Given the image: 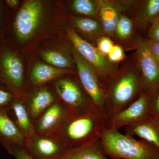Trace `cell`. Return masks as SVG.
<instances>
[{
  "mask_svg": "<svg viewBox=\"0 0 159 159\" xmlns=\"http://www.w3.org/2000/svg\"><path fill=\"white\" fill-rule=\"evenodd\" d=\"M25 147L35 159H59L67 150L56 135L36 134L26 140Z\"/></svg>",
  "mask_w": 159,
  "mask_h": 159,
  "instance_id": "15",
  "label": "cell"
},
{
  "mask_svg": "<svg viewBox=\"0 0 159 159\" xmlns=\"http://www.w3.org/2000/svg\"><path fill=\"white\" fill-rule=\"evenodd\" d=\"M159 15V0L136 1L130 17L138 31L148 30Z\"/></svg>",
  "mask_w": 159,
  "mask_h": 159,
  "instance_id": "19",
  "label": "cell"
},
{
  "mask_svg": "<svg viewBox=\"0 0 159 159\" xmlns=\"http://www.w3.org/2000/svg\"><path fill=\"white\" fill-rule=\"evenodd\" d=\"M157 21L158 22V23H159V15L158 16L157 18Z\"/></svg>",
  "mask_w": 159,
  "mask_h": 159,
  "instance_id": "34",
  "label": "cell"
},
{
  "mask_svg": "<svg viewBox=\"0 0 159 159\" xmlns=\"http://www.w3.org/2000/svg\"><path fill=\"white\" fill-rule=\"evenodd\" d=\"M16 159H35L24 146H15L7 151Z\"/></svg>",
  "mask_w": 159,
  "mask_h": 159,
  "instance_id": "29",
  "label": "cell"
},
{
  "mask_svg": "<svg viewBox=\"0 0 159 159\" xmlns=\"http://www.w3.org/2000/svg\"><path fill=\"white\" fill-rule=\"evenodd\" d=\"M71 116L66 107L58 99L34 121V132L39 135H55Z\"/></svg>",
  "mask_w": 159,
  "mask_h": 159,
  "instance_id": "12",
  "label": "cell"
},
{
  "mask_svg": "<svg viewBox=\"0 0 159 159\" xmlns=\"http://www.w3.org/2000/svg\"><path fill=\"white\" fill-rule=\"evenodd\" d=\"M139 37L136 26L131 17L127 14H122L112 38L115 44L121 46L124 51L135 50Z\"/></svg>",
  "mask_w": 159,
  "mask_h": 159,
  "instance_id": "18",
  "label": "cell"
},
{
  "mask_svg": "<svg viewBox=\"0 0 159 159\" xmlns=\"http://www.w3.org/2000/svg\"><path fill=\"white\" fill-rule=\"evenodd\" d=\"M9 11L10 9L6 6L5 0H0V44L2 43L3 31Z\"/></svg>",
  "mask_w": 159,
  "mask_h": 159,
  "instance_id": "30",
  "label": "cell"
},
{
  "mask_svg": "<svg viewBox=\"0 0 159 159\" xmlns=\"http://www.w3.org/2000/svg\"><path fill=\"white\" fill-rule=\"evenodd\" d=\"M73 54L77 76L83 87L95 106L105 112V95L99 74L93 67L78 53L74 47Z\"/></svg>",
  "mask_w": 159,
  "mask_h": 159,
  "instance_id": "9",
  "label": "cell"
},
{
  "mask_svg": "<svg viewBox=\"0 0 159 159\" xmlns=\"http://www.w3.org/2000/svg\"><path fill=\"white\" fill-rule=\"evenodd\" d=\"M68 38L74 48L85 60L93 66L99 74L102 86L106 80L119 68L118 64L112 63L102 55L96 46L80 38L74 32L67 20L65 28Z\"/></svg>",
  "mask_w": 159,
  "mask_h": 159,
  "instance_id": "8",
  "label": "cell"
},
{
  "mask_svg": "<svg viewBox=\"0 0 159 159\" xmlns=\"http://www.w3.org/2000/svg\"><path fill=\"white\" fill-rule=\"evenodd\" d=\"M110 119L105 111L95 107L83 115L71 116L55 135L67 149L76 148L100 139Z\"/></svg>",
  "mask_w": 159,
  "mask_h": 159,
  "instance_id": "3",
  "label": "cell"
},
{
  "mask_svg": "<svg viewBox=\"0 0 159 159\" xmlns=\"http://www.w3.org/2000/svg\"><path fill=\"white\" fill-rule=\"evenodd\" d=\"M66 14L99 20L101 0H63Z\"/></svg>",
  "mask_w": 159,
  "mask_h": 159,
  "instance_id": "22",
  "label": "cell"
},
{
  "mask_svg": "<svg viewBox=\"0 0 159 159\" xmlns=\"http://www.w3.org/2000/svg\"><path fill=\"white\" fill-rule=\"evenodd\" d=\"M125 134L137 136L159 150V123L148 119L126 127Z\"/></svg>",
  "mask_w": 159,
  "mask_h": 159,
  "instance_id": "23",
  "label": "cell"
},
{
  "mask_svg": "<svg viewBox=\"0 0 159 159\" xmlns=\"http://www.w3.org/2000/svg\"><path fill=\"white\" fill-rule=\"evenodd\" d=\"M147 35L148 39L159 43V23L157 20L154 21L148 28Z\"/></svg>",
  "mask_w": 159,
  "mask_h": 159,
  "instance_id": "31",
  "label": "cell"
},
{
  "mask_svg": "<svg viewBox=\"0 0 159 159\" xmlns=\"http://www.w3.org/2000/svg\"><path fill=\"white\" fill-rule=\"evenodd\" d=\"M135 50L142 92L150 94L159 86V66L151 53L146 39L139 37Z\"/></svg>",
  "mask_w": 159,
  "mask_h": 159,
  "instance_id": "10",
  "label": "cell"
},
{
  "mask_svg": "<svg viewBox=\"0 0 159 159\" xmlns=\"http://www.w3.org/2000/svg\"><path fill=\"white\" fill-rule=\"evenodd\" d=\"M69 25L80 38L96 46L97 40L105 35L99 20L92 18L68 16Z\"/></svg>",
  "mask_w": 159,
  "mask_h": 159,
  "instance_id": "17",
  "label": "cell"
},
{
  "mask_svg": "<svg viewBox=\"0 0 159 159\" xmlns=\"http://www.w3.org/2000/svg\"><path fill=\"white\" fill-rule=\"evenodd\" d=\"M59 159H108L105 155L101 146L100 139L67 150Z\"/></svg>",
  "mask_w": 159,
  "mask_h": 159,
  "instance_id": "24",
  "label": "cell"
},
{
  "mask_svg": "<svg viewBox=\"0 0 159 159\" xmlns=\"http://www.w3.org/2000/svg\"><path fill=\"white\" fill-rule=\"evenodd\" d=\"M26 140L7 111L0 109V144L7 151L13 146L25 147Z\"/></svg>",
  "mask_w": 159,
  "mask_h": 159,
  "instance_id": "20",
  "label": "cell"
},
{
  "mask_svg": "<svg viewBox=\"0 0 159 159\" xmlns=\"http://www.w3.org/2000/svg\"><path fill=\"white\" fill-rule=\"evenodd\" d=\"M150 119L149 94L142 92L139 97L127 107L111 117L108 127L119 129Z\"/></svg>",
  "mask_w": 159,
  "mask_h": 159,
  "instance_id": "11",
  "label": "cell"
},
{
  "mask_svg": "<svg viewBox=\"0 0 159 159\" xmlns=\"http://www.w3.org/2000/svg\"><path fill=\"white\" fill-rule=\"evenodd\" d=\"M29 58L5 43L0 44V84L23 99L29 88Z\"/></svg>",
  "mask_w": 159,
  "mask_h": 159,
  "instance_id": "5",
  "label": "cell"
},
{
  "mask_svg": "<svg viewBox=\"0 0 159 159\" xmlns=\"http://www.w3.org/2000/svg\"><path fill=\"white\" fill-rule=\"evenodd\" d=\"M136 1L101 0L99 20L105 35L112 39L119 18L122 14H131Z\"/></svg>",
  "mask_w": 159,
  "mask_h": 159,
  "instance_id": "14",
  "label": "cell"
},
{
  "mask_svg": "<svg viewBox=\"0 0 159 159\" xmlns=\"http://www.w3.org/2000/svg\"><path fill=\"white\" fill-rule=\"evenodd\" d=\"M58 99L50 84L29 87L23 100L33 123L43 112Z\"/></svg>",
  "mask_w": 159,
  "mask_h": 159,
  "instance_id": "13",
  "label": "cell"
},
{
  "mask_svg": "<svg viewBox=\"0 0 159 159\" xmlns=\"http://www.w3.org/2000/svg\"><path fill=\"white\" fill-rule=\"evenodd\" d=\"M49 84L73 116L83 115L96 107L83 87L77 72L62 76Z\"/></svg>",
  "mask_w": 159,
  "mask_h": 159,
  "instance_id": "6",
  "label": "cell"
},
{
  "mask_svg": "<svg viewBox=\"0 0 159 159\" xmlns=\"http://www.w3.org/2000/svg\"><path fill=\"white\" fill-rule=\"evenodd\" d=\"M149 95L150 119L159 123V86Z\"/></svg>",
  "mask_w": 159,
  "mask_h": 159,
  "instance_id": "25",
  "label": "cell"
},
{
  "mask_svg": "<svg viewBox=\"0 0 159 159\" xmlns=\"http://www.w3.org/2000/svg\"><path fill=\"white\" fill-rule=\"evenodd\" d=\"M105 111L112 117L134 101L142 93L135 52L126 57L116 72L102 84Z\"/></svg>",
  "mask_w": 159,
  "mask_h": 159,
  "instance_id": "2",
  "label": "cell"
},
{
  "mask_svg": "<svg viewBox=\"0 0 159 159\" xmlns=\"http://www.w3.org/2000/svg\"><path fill=\"white\" fill-rule=\"evenodd\" d=\"M29 58V87L49 84L62 76L77 72V70L56 67L34 56Z\"/></svg>",
  "mask_w": 159,
  "mask_h": 159,
  "instance_id": "16",
  "label": "cell"
},
{
  "mask_svg": "<svg viewBox=\"0 0 159 159\" xmlns=\"http://www.w3.org/2000/svg\"><path fill=\"white\" fill-rule=\"evenodd\" d=\"M73 49L74 46L66 34L47 40L39 46L32 56L56 67L77 70Z\"/></svg>",
  "mask_w": 159,
  "mask_h": 159,
  "instance_id": "7",
  "label": "cell"
},
{
  "mask_svg": "<svg viewBox=\"0 0 159 159\" xmlns=\"http://www.w3.org/2000/svg\"><path fill=\"white\" fill-rule=\"evenodd\" d=\"M108 127L100 139L105 155L114 159H159V150L153 145Z\"/></svg>",
  "mask_w": 159,
  "mask_h": 159,
  "instance_id": "4",
  "label": "cell"
},
{
  "mask_svg": "<svg viewBox=\"0 0 159 159\" xmlns=\"http://www.w3.org/2000/svg\"><path fill=\"white\" fill-rule=\"evenodd\" d=\"M66 23L63 0H21L8 13L2 42L30 57L47 40L66 34Z\"/></svg>",
  "mask_w": 159,
  "mask_h": 159,
  "instance_id": "1",
  "label": "cell"
},
{
  "mask_svg": "<svg viewBox=\"0 0 159 159\" xmlns=\"http://www.w3.org/2000/svg\"><path fill=\"white\" fill-rule=\"evenodd\" d=\"M114 44L115 43L110 38L104 35L97 40L96 47L103 56L107 57V55Z\"/></svg>",
  "mask_w": 159,
  "mask_h": 159,
  "instance_id": "28",
  "label": "cell"
},
{
  "mask_svg": "<svg viewBox=\"0 0 159 159\" xmlns=\"http://www.w3.org/2000/svg\"><path fill=\"white\" fill-rule=\"evenodd\" d=\"M7 111L26 140L36 135L34 123L26 109L23 99L16 98Z\"/></svg>",
  "mask_w": 159,
  "mask_h": 159,
  "instance_id": "21",
  "label": "cell"
},
{
  "mask_svg": "<svg viewBox=\"0 0 159 159\" xmlns=\"http://www.w3.org/2000/svg\"><path fill=\"white\" fill-rule=\"evenodd\" d=\"M146 42L151 53L159 66V43L148 39H146Z\"/></svg>",
  "mask_w": 159,
  "mask_h": 159,
  "instance_id": "32",
  "label": "cell"
},
{
  "mask_svg": "<svg viewBox=\"0 0 159 159\" xmlns=\"http://www.w3.org/2000/svg\"><path fill=\"white\" fill-rule=\"evenodd\" d=\"M16 97L9 89L0 84V109L7 111Z\"/></svg>",
  "mask_w": 159,
  "mask_h": 159,
  "instance_id": "26",
  "label": "cell"
},
{
  "mask_svg": "<svg viewBox=\"0 0 159 159\" xmlns=\"http://www.w3.org/2000/svg\"><path fill=\"white\" fill-rule=\"evenodd\" d=\"M5 2L10 10H14L19 7L21 0H5Z\"/></svg>",
  "mask_w": 159,
  "mask_h": 159,
  "instance_id": "33",
  "label": "cell"
},
{
  "mask_svg": "<svg viewBox=\"0 0 159 159\" xmlns=\"http://www.w3.org/2000/svg\"><path fill=\"white\" fill-rule=\"evenodd\" d=\"M125 57L124 49L116 44L113 46L107 56L109 61L115 64H119V63L123 61Z\"/></svg>",
  "mask_w": 159,
  "mask_h": 159,
  "instance_id": "27",
  "label": "cell"
}]
</instances>
